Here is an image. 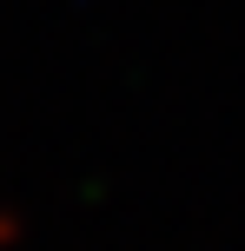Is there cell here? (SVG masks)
<instances>
[{
  "instance_id": "obj_1",
  "label": "cell",
  "mask_w": 245,
  "mask_h": 251,
  "mask_svg": "<svg viewBox=\"0 0 245 251\" xmlns=\"http://www.w3.org/2000/svg\"><path fill=\"white\" fill-rule=\"evenodd\" d=\"M0 245H13V218H0Z\"/></svg>"
}]
</instances>
